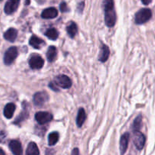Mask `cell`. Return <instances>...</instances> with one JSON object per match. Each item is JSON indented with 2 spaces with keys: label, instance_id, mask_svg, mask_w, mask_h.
<instances>
[{
  "label": "cell",
  "instance_id": "obj_21",
  "mask_svg": "<svg viewBox=\"0 0 155 155\" xmlns=\"http://www.w3.org/2000/svg\"><path fill=\"white\" fill-rule=\"evenodd\" d=\"M28 117H29V112L24 104V110L20 114V115L18 117V118H16V120H15L14 124H19L21 122H22V121L25 120L26 119H27Z\"/></svg>",
  "mask_w": 155,
  "mask_h": 155
},
{
  "label": "cell",
  "instance_id": "obj_15",
  "mask_svg": "<svg viewBox=\"0 0 155 155\" xmlns=\"http://www.w3.org/2000/svg\"><path fill=\"white\" fill-rule=\"evenodd\" d=\"M109 54H110V49L108 46L104 44H102L101 48V52H100L98 60L101 62H105L108 59Z\"/></svg>",
  "mask_w": 155,
  "mask_h": 155
},
{
  "label": "cell",
  "instance_id": "obj_22",
  "mask_svg": "<svg viewBox=\"0 0 155 155\" xmlns=\"http://www.w3.org/2000/svg\"><path fill=\"white\" fill-rule=\"evenodd\" d=\"M45 35L51 40H55L58 37V32L57 31L55 28H50L46 30L45 33Z\"/></svg>",
  "mask_w": 155,
  "mask_h": 155
},
{
  "label": "cell",
  "instance_id": "obj_23",
  "mask_svg": "<svg viewBox=\"0 0 155 155\" xmlns=\"http://www.w3.org/2000/svg\"><path fill=\"white\" fill-rule=\"evenodd\" d=\"M59 139V135L57 132H52L48 135V145L53 146L55 145Z\"/></svg>",
  "mask_w": 155,
  "mask_h": 155
},
{
  "label": "cell",
  "instance_id": "obj_14",
  "mask_svg": "<svg viewBox=\"0 0 155 155\" xmlns=\"http://www.w3.org/2000/svg\"><path fill=\"white\" fill-rule=\"evenodd\" d=\"M15 108H16V106H15V104H13V103H8V104H6L5 107L4 108V111H3L4 116L7 119H11V118L13 117Z\"/></svg>",
  "mask_w": 155,
  "mask_h": 155
},
{
  "label": "cell",
  "instance_id": "obj_27",
  "mask_svg": "<svg viewBox=\"0 0 155 155\" xmlns=\"http://www.w3.org/2000/svg\"><path fill=\"white\" fill-rule=\"evenodd\" d=\"M71 155H80V151H79L78 148H74V149L73 150L72 153H71Z\"/></svg>",
  "mask_w": 155,
  "mask_h": 155
},
{
  "label": "cell",
  "instance_id": "obj_18",
  "mask_svg": "<svg viewBox=\"0 0 155 155\" xmlns=\"http://www.w3.org/2000/svg\"><path fill=\"white\" fill-rule=\"evenodd\" d=\"M39 151L35 142H30L27 146L26 155H39Z\"/></svg>",
  "mask_w": 155,
  "mask_h": 155
},
{
  "label": "cell",
  "instance_id": "obj_28",
  "mask_svg": "<svg viewBox=\"0 0 155 155\" xmlns=\"http://www.w3.org/2000/svg\"><path fill=\"white\" fill-rule=\"evenodd\" d=\"M49 87L51 88V89H54V90L55 91V92H58V88L55 87V85L53 84L52 83H49Z\"/></svg>",
  "mask_w": 155,
  "mask_h": 155
},
{
  "label": "cell",
  "instance_id": "obj_17",
  "mask_svg": "<svg viewBox=\"0 0 155 155\" xmlns=\"http://www.w3.org/2000/svg\"><path fill=\"white\" fill-rule=\"evenodd\" d=\"M86 119V111H85L83 107L79 109L78 114H77V125L78 126V127H81L83 126V124H84L85 120Z\"/></svg>",
  "mask_w": 155,
  "mask_h": 155
},
{
  "label": "cell",
  "instance_id": "obj_6",
  "mask_svg": "<svg viewBox=\"0 0 155 155\" xmlns=\"http://www.w3.org/2000/svg\"><path fill=\"white\" fill-rule=\"evenodd\" d=\"M29 64L32 69H41L44 65V60L39 54H34L30 57Z\"/></svg>",
  "mask_w": 155,
  "mask_h": 155
},
{
  "label": "cell",
  "instance_id": "obj_25",
  "mask_svg": "<svg viewBox=\"0 0 155 155\" xmlns=\"http://www.w3.org/2000/svg\"><path fill=\"white\" fill-rule=\"evenodd\" d=\"M60 10L61 12H68L70 11L69 8H68V4L65 2L61 3L60 5Z\"/></svg>",
  "mask_w": 155,
  "mask_h": 155
},
{
  "label": "cell",
  "instance_id": "obj_12",
  "mask_svg": "<svg viewBox=\"0 0 155 155\" xmlns=\"http://www.w3.org/2000/svg\"><path fill=\"white\" fill-rule=\"evenodd\" d=\"M58 15V12L55 8H48L45 9L43 12H42L41 17L44 19H53V18H56Z\"/></svg>",
  "mask_w": 155,
  "mask_h": 155
},
{
  "label": "cell",
  "instance_id": "obj_13",
  "mask_svg": "<svg viewBox=\"0 0 155 155\" xmlns=\"http://www.w3.org/2000/svg\"><path fill=\"white\" fill-rule=\"evenodd\" d=\"M29 44H30L32 47L36 48V49H39V48H41L44 45H45V41L42 40V39L39 38L38 36L33 35V36H32L31 38L30 39Z\"/></svg>",
  "mask_w": 155,
  "mask_h": 155
},
{
  "label": "cell",
  "instance_id": "obj_19",
  "mask_svg": "<svg viewBox=\"0 0 155 155\" xmlns=\"http://www.w3.org/2000/svg\"><path fill=\"white\" fill-rule=\"evenodd\" d=\"M57 57V49L54 46H49L46 52L47 60L49 62H53Z\"/></svg>",
  "mask_w": 155,
  "mask_h": 155
},
{
  "label": "cell",
  "instance_id": "obj_29",
  "mask_svg": "<svg viewBox=\"0 0 155 155\" xmlns=\"http://www.w3.org/2000/svg\"><path fill=\"white\" fill-rule=\"evenodd\" d=\"M53 151H52V150H48L45 155H53Z\"/></svg>",
  "mask_w": 155,
  "mask_h": 155
},
{
  "label": "cell",
  "instance_id": "obj_5",
  "mask_svg": "<svg viewBox=\"0 0 155 155\" xmlns=\"http://www.w3.org/2000/svg\"><path fill=\"white\" fill-rule=\"evenodd\" d=\"M54 82L56 83V86H60L63 89H69L72 86V82L71 79L68 76L64 75V74L57 76L54 79Z\"/></svg>",
  "mask_w": 155,
  "mask_h": 155
},
{
  "label": "cell",
  "instance_id": "obj_1",
  "mask_svg": "<svg viewBox=\"0 0 155 155\" xmlns=\"http://www.w3.org/2000/svg\"><path fill=\"white\" fill-rule=\"evenodd\" d=\"M104 21L107 27H112L115 25L117 16L113 1L104 2Z\"/></svg>",
  "mask_w": 155,
  "mask_h": 155
},
{
  "label": "cell",
  "instance_id": "obj_26",
  "mask_svg": "<svg viewBox=\"0 0 155 155\" xmlns=\"http://www.w3.org/2000/svg\"><path fill=\"white\" fill-rule=\"evenodd\" d=\"M77 8H80V12H81L82 11H83V9L84 8V2H81L80 3H79L78 6H77Z\"/></svg>",
  "mask_w": 155,
  "mask_h": 155
},
{
  "label": "cell",
  "instance_id": "obj_3",
  "mask_svg": "<svg viewBox=\"0 0 155 155\" xmlns=\"http://www.w3.org/2000/svg\"><path fill=\"white\" fill-rule=\"evenodd\" d=\"M18 51L17 47L12 46L10 47L7 51H5L4 54V63L6 65H10L12 64L14 62V61L15 60L17 57H18Z\"/></svg>",
  "mask_w": 155,
  "mask_h": 155
},
{
  "label": "cell",
  "instance_id": "obj_10",
  "mask_svg": "<svg viewBox=\"0 0 155 155\" xmlns=\"http://www.w3.org/2000/svg\"><path fill=\"white\" fill-rule=\"evenodd\" d=\"M9 148L14 155H23L22 146L18 140L11 141L9 142Z\"/></svg>",
  "mask_w": 155,
  "mask_h": 155
},
{
  "label": "cell",
  "instance_id": "obj_31",
  "mask_svg": "<svg viewBox=\"0 0 155 155\" xmlns=\"http://www.w3.org/2000/svg\"><path fill=\"white\" fill-rule=\"evenodd\" d=\"M0 155H5V154L4 151H3L2 148H0Z\"/></svg>",
  "mask_w": 155,
  "mask_h": 155
},
{
  "label": "cell",
  "instance_id": "obj_4",
  "mask_svg": "<svg viewBox=\"0 0 155 155\" xmlns=\"http://www.w3.org/2000/svg\"><path fill=\"white\" fill-rule=\"evenodd\" d=\"M133 141L135 146L139 151L143 149L145 144V136L139 131H135L133 133Z\"/></svg>",
  "mask_w": 155,
  "mask_h": 155
},
{
  "label": "cell",
  "instance_id": "obj_30",
  "mask_svg": "<svg viewBox=\"0 0 155 155\" xmlns=\"http://www.w3.org/2000/svg\"><path fill=\"white\" fill-rule=\"evenodd\" d=\"M142 2L143 3L144 5H148L151 2V1H148V2H145V1H142Z\"/></svg>",
  "mask_w": 155,
  "mask_h": 155
},
{
  "label": "cell",
  "instance_id": "obj_9",
  "mask_svg": "<svg viewBox=\"0 0 155 155\" xmlns=\"http://www.w3.org/2000/svg\"><path fill=\"white\" fill-rule=\"evenodd\" d=\"M20 4L19 0H9L5 5L4 11L7 15H12L18 9Z\"/></svg>",
  "mask_w": 155,
  "mask_h": 155
},
{
  "label": "cell",
  "instance_id": "obj_20",
  "mask_svg": "<svg viewBox=\"0 0 155 155\" xmlns=\"http://www.w3.org/2000/svg\"><path fill=\"white\" fill-rule=\"evenodd\" d=\"M67 32L71 38H74L77 33V26L75 22H71L67 27Z\"/></svg>",
  "mask_w": 155,
  "mask_h": 155
},
{
  "label": "cell",
  "instance_id": "obj_2",
  "mask_svg": "<svg viewBox=\"0 0 155 155\" xmlns=\"http://www.w3.org/2000/svg\"><path fill=\"white\" fill-rule=\"evenodd\" d=\"M152 17V12L150 8H141L140 10L136 12L135 15V22L136 24H143L148 22Z\"/></svg>",
  "mask_w": 155,
  "mask_h": 155
},
{
  "label": "cell",
  "instance_id": "obj_16",
  "mask_svg": "<svg viewBox=\"0 0 155 155\" xmlns=\"http://www.w3.org/2000/svg\"><path fill=\"white\" fill-rule=\"evenodd\" d=\"M18 36V30L15 28H9L4 33V38L9 42H15Z\"/></svg>",
  "mask_w": 155,
  "mask_h": 155
},
{
  "label": "cell",
  "instance_id": "obj_7",
  "mask_svg": "<svg viewBox=\"0 0 155 155\" xmlns=\"http://www.w3.org/2000/svg\"><path fill=\"white\" fill-rule=\"evenodd\" d=\"M48 95L45 92H38L33 95V103L36 106H42L48 101Z\"/></svg>",
  "mask_w": 155,
  "mask_h": 155
},
{
  "label": "cell",
  "instance_id": "obj_8",
  "mask_svg": "<svg viewBox=\"0 0 155 155\" xmlns=\"http://www.w3.org/2000/svg\"><path fill=\"white\" fill-rule=\"evenodd\" d=\"M35 119L39 124H45L53 119V116L48 112L40 111L35 114Z\"/></svg>",
  "mask_w": 155,
  "mask_h": 155
},
{
  "label": "cell",
  "instance_id": "obj_24",
  "mask_svg": "<svg viewBox=\"0 0 155 155\" xmlns=\"http://www.w3.org/2000/svg\"><path fill=\"white\" fill-rule=\"evenodd\" d=\"M142 126V116L139 115L135 119L134 122L133 124V130L135 131H139Z\"/></svg>",
  "mask_w": 155,
  "mask_h": 155
},
{
  "label": "cell",
  "instance_id": "obj_11",
  "mask_svg": "<svg viewBox=\"0 0 155 155\" xmlns=\"http://www.w3.org/2000/svg\"><path fill=\"white\" fill-rule=\"evenodd\" d=\"M129 139H130V133H126L121 136L120 141V151L121 155H124L128 148Z\"/></svg>",
  "mask_w": 155,
  "mask_h": 155
}]
</instances>
